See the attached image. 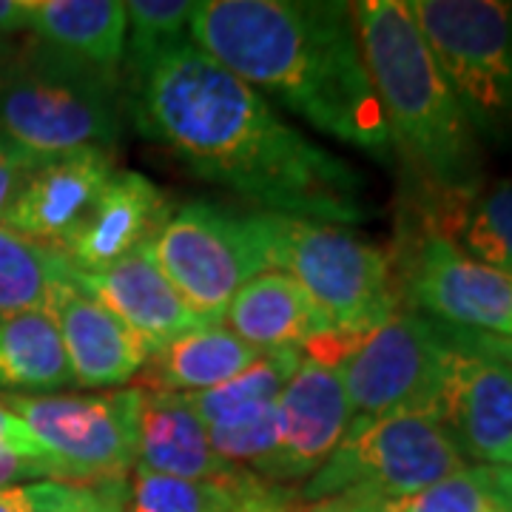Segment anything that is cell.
Returning a JSON list of instances; mask_svg holds the SVG:
<instances>
[{
    "label": "cell",
    "instance_id": "cell-8",
    "mask_svg": "<svg viewBox=\"0 0 512 512\" xmlns=\"http://www.w3.org/2000/svg\"><path fill=\"white\" fill-rule=\"evenodd\" d=\"M276 271L293 276L330 328L353 342L399 311L393 256L345 225L276 217Z\"/></svg>",
    "mask_w": 512,
    "mask_h": 512
},
{
    "label": "cell",
    "instance_id": "cell-9",
    "mask_svg": "<svg viewBox=\"0 0 512 512\" xmlns=\"http://www.w3.org/2000/svg\"><path fill=\"white\" fill-rule=\"evenodd\" d=\"M450 430L427 416H353L339 447L313 473L299 498L316 504L333 495H373L399 501L464 470Z\"/></svg>",
    "mask_w": 512,
    "mask_h": 512
},
{
    "label": "cell",
    "instance_id": "cell-12",
    "mask_svg": "<svg viewBox=\"0 0 512 512\" xmlns=\"http://www.w3.org/2000/svg\"><path fill=\"white\" fill-rule=\"evenodd\" d=\"M441 424L458 450L487 467H512V342L484 336L464 350L450 379Z\"/></svg>",
    "mask_w": 512,
    "mask_h": 512
},
{
    "label": "cell",
    "instance_id": "cell-26",
    "mask_svg": "<svg viewBox=\"0 0 512 512\" xmlns=\"http://www.w3.org/2000/svg\"><path fill=\"white\" fill-rule=\"evenodd\" d=\"M302 359H305V353L299 348L262 353L259 362H254L248 370H242L239 376L228 379L220 387H211L202 393H183L185 402L197 413L202 427L217 424L228 416H237L242 410L268 407V404L279 402V396L285 393V387L293 379V373L299 370Z\"/></svg>",
    "mask_w": 512,
    "mask_h": 512
},
{
    "label": "cell",
    "instance_id": "cell-14",
    "mask_svg": "<svg viewBox=\"0 0 512 512\" xmlns=\"http://www.w3.org/2000/svg\"><path fill=\"white\" fill-rule=\"evenodd\" d=\"M171 202L160 185L140 171H114L86 220L60 245L80 274H97L151 245L171 217Z\"/></svg>",
    "mask_w": 512,
    "mask_h": 512
},
{
    "label": "cell",
    "instance_id": "cell-34",
    "mask_svg": "<svg viewBox=\"0 0 512 512\" xmlns=\"http://www.w3.org/2000/svg\"><path fill=\"white\" fill-rule=\"evenodd\" d=\"M382 498H373V495H333V498H322L316 501L308 512H384Z\"/></svg>",
    "mask_w": 512,
    "mask_h": 512
},
{
    "label": "cell",
    "instance_id": "cell-21",
    "mask_svg": "<svg viewBox=\"0 0 512 512\" xmlns=\"http://www.w3.org/2000/svg\"><path fill=\"white\" fill-rule=\"evenodd\" d=\"M29 29L46 52L97 72L120 74L126 60L128 15L117 0H35Z\"/></svg>",
    "mask_w": 512,
    "mask_h": 512
},
{
    "label": "cell",
    "instance_id": "cell-30",
    "mask_svg": "<svg viewBox=\"0 0 512 512\" xmlns=\"http://www.w3.org/2000/svg\"><path fill=\"white\" fill-rule=\"evenodd\" d=\"M29 481H66V484H74L69 470L57 458L0 450V487H15V484H29Z\"/></svg>",
    "mask_w": 512,
    "mask_h": 512
},
{
    "label": "cell",
    "instance_id": "cell-35",
    "mask_svg": "<svg viewBox=\"0 0 512 512\" xmlns=\"http://www.w3.org/2000/svg\"><path fill=\"white\" fill-rule=\"evenodd\" d=\"M35 0H0V37L29 29Z\"/></svg>",
    "mask_w": 512,
    "mask_h": 512
},
{
    "label": "cell",
    "instance_id": "cell-19",
    "mask_svg": "<svg viewBox=\"0 0 512 512\" xmlns=\"http://www.w3.org/2000/svg\"><path fill=\"white\" fill-rule=\"evenodd\" d=\"M222 322L251 348L271 353L305 348L313 339L336 333L308 291L285 271H265L242 285L228 302Z\"/></svg>",
    "mask_w": 512,
    "mask_h": 512
},
{
    "label": "cell",
    "instance_id": "cell-2",
    "mask_svg": "<svg viewBox=\"0 0 512 512\" xmlns=\"http://www.w3.org/2000/svg\"><path fill=\"white\" fill-rule=\"evenodd\" d=\"M191 43L316 131L379 163L396 154L362 57L353 3L200 0Z\"/></svg>",
    "mask_w": 512,
    "mask_h": 512
},
{
    "label": "cell",
    "instance_id": "cell-10",
    "mask_svg": "<svg viewBox=\"0 0 512 512\" xmlns=\"http://www.w3.org/2000/svg\"><path fill=\"white\" fill-rule=\"evenodd\" d=\"M74 484L126 478L137 467L140 387L97 396H0Z\"/></svg>",
    "mask_w": 512,
    "mask_h": 512
},
{
    "label": "cell",
    "instance_id": "cell-3",
    "mask_svg": "<svg viewBox=\"0 0 512 512\" xmlns=\"http://www.w3.org/2000/svg\"><path fill=\"white\" fill-rule=\"evenodd\" d=\"M367 74L382 103L393 151L436 200L481 188V143L430 55L407 0L353 3Z\"/></svg>",
    "mask_w": 512,
    "mask_h": 512
},
{
    "label": "cell",
    "instance_id": "cell-16",
    "mask_svg": "<svg viewBox=\"0 0 512 512\" xmlns=\"http://www.w3.org/2000/svg\"><path fill=\"white\" fill-rule=\"evenodd\" d=\"M46 313L55 319L74 384L80 387H120L137 379L151 356L134 330L86 296L72 279L52 288Z\"/></svg>",
    "mask_w": 512,
    "mask_h": 512
},
{
    "label": "cell",
    "instance_id": "cell-22",
    "mask_svg": "<svg viewBox=\"0 0 512 512\" xmlns=\"http://www.w3.org/2000/svg\"><path fill=\"white\" fill-rule=\"evenodd\" d=\"M262 359V350L251 348L225 325H200L180 339L154 350L140 370L143 390L163 393H202Z\"/></svg>",
    "mask_w": 512,
    "mask_h": 512
},
{
    "label": "cell",
    "instance_id": "cell-23",
    "mask_svg": "<svg viewBox=\"0 0 512 512\" xmlns=\"http://www.w3.org/2000/svg\"><path fill=\"white\" fill-rule=\"evenodd\" d=\"M424 231L458 245L467 256L512 274V183H498L461 200H436Z\"/></svg>",
    "mask_w": 512,
    "mask_h": 512
},
{
    "label": "cell",
    "instance_id": "cell-18",
    "mask_svg": "<svg viewBox=\"0 0 512 512\" xmlns=\"http://www.w3.org/2000/svg\"><path fill=\"white\" fill-rule=\"evenodd\" d=\"M154 476L211 481L237 470L211 447L208 433L183 393L143 390L137 413V467Z\"/></svg>",
    "mask_w": 512,
    "mask_h": 512
},
{
    "label": "cell",
    "instance_id": "cell-31",
    "mask_svg": "<svg viewBox=\"0 0 512 512\" xmlns=\"http://www.w3.org/2000/svg\"><path fill=\"white\" fill-rule=\"evenodd\" d=\"M40 163H46V160H37L35 154L23 151V148L15 146L12 140H6L0 134V222L6 217L9 205L20 194L23 183L29 180V174Z\"/></svg>",
    "mask_w": 512,
    "mask_h": 512
},
{
    "label": "cell",
    "instance_id": "cell-13",
    "mask_svg": "<svg viewBox=\"0 0 512 512\" xmlns=\"http://www.w3.org/2000/svg\"><path fill=\"white\" fill-rule=\"evenodd\" d=\"M350 421L353 407L339 370L305 356L279 396V453L268 481L288 487L311 478L339 447Z\"/></svg>",
    "mask_w": 512,
    "mask_h": 512
},
{
    "label": "cell",
    "instance_id": "cell-24",
    "mask_svg": "<svg viewBox=\"0 0 512 512\" xmlns=\"http://www.w3.org/2000/svg\"><path fill=\"white\" fill-rule=\"evenodd\" d=\"M72 384V367L49 313H20L0 322V390L46 396Z\"/></svg>",
    "mask_w": 512,
    "mask_h": 512
},
{
    "label": "cell",
    "instance_id": "cell-32",
    "mask_svg": "<svg viewBox=\"0 0 512 512\" xmlns=\"http://www.w3.org/2000/svg\"><path fill=\"white\" fill-rule=\"evenodd\" d=\"M128 484L126 478L92 481L83 484L80 495L63 512H126Z\"/></svg>",
    "mask_w": 512,
    "mask_h": 512
},
{
    "label": "cell",
    "instance_id": "cell-11",
    "mask_svg": "<svg viewBox=\"0 0 512 512\" xmlns=\"http://www.w3.org/2000/svg\"><path fill=\"white\" fill-rule=\"evenodd\" d=\"M399 291L447 328L512 342V274L467 256L447 237L421 234L404 262Z\"/></svg>",
    "mask_w": 512,
    "mask_h": 512
},
{
    "label": "cell",
    "instance_id": "cell-17",
    "mask_svg": "<svg viewBox=\"0 0 512 512\" xmlns=\"http://www.w3.org/2000/svg\"><path fill=\"white\" fill-rule=\"evenodd\" d=\"M72 282L114 313L128 330H134L148 353L165 348L168 342L202 325L177 288L154 265L148 248L97 274L74 271Z\"/></svg>",
    "mask_w": 512,
    "mask_h": 512
},
{
    "label": "cell",
    "instance_id": "cell-15",
    "mask_svg": "<svg viewBox=\"0 0 512 512\" xmlns=\"http://www.w3.org/2000/svg\"><path fill=\"white\" fill-rule=\"evenodd\" d=\"M114 151H74L40 163L23 183L0 225L23 237L60 248L86 220L114 177Z\"/></svg>",
    "mask_w": 512,
    "mask_h": 512
},
{
    "label": "cell",
    "instance_id": "cell-28",
    "mask_svg": "<svg viewBox=\"0 0 512 512\" xmlns=\"http://www.w3.org/2000/svg\"><path fill=\"white\" fill-rule=\"evenodd\" d=\"M384 512H501L493 467H464L421 493L387 501Z\"/></svg>",
    "mask_w": 512,
    "mask_h": 512
},
{
    "label": "cell",
    "instance_id": "cell-7",
    "mask_svg": "<svg viewBox=\"0 0 512 512\" xmlns=\"http://www.w3.org/2000/svg\"><path fill=\"white\" fill-rule=\"evenodd\" d=\"M478 143H512V0H407Z\"/></svg>",
    "mask_w": 512,
    "mask_h": 512
},
{
    "label": "cell",
    "instance_id": "cell-25",
    "mask_svg": "<svg viewBox=\"0 0 512 512\" xmlns=\"http://www.w3.org/2000/svg\"><path fill=\"white\" fill-rule=\"evenodd\" d=\"M74 268L55 245H43L0 225V322L20 313L46 311L57 282Z\"/></svg>",
    "mask_w": 512,
    "mask_h": 512
},
{
    "label": "cell",
    "instance_id": "cell-29",
    "mask_svg": "<svg viewBox=\"0 0 512 512\" xmlns=\"http://www.w3.org/2000/svg\"><path fill=\"white\" fill-rule=\"evenodd\" d=\"M80 490L83 484L66 481H29L0 487V512H63Z\"/></svg>",
    "mask_w": 512,
    "mask_h": 512
},
{
    "label": "cell",
    "instance_id": "cell-4",
    "mask_svg": "<svg viewBox=\"0 0 512 512\" xmlns=\"http://www.w3.org/2000/svg\"><path fill=\"white\" fill-rule=\"evenodd\" d=\"M120 74L97 72L43 46L0 89V134L37 160L114 151L123 134Z\"/></svg>",
    "mask_w": 512,
    "mask_h": 512
},
{
    "label": "cell",
    "instance_id": "cell-1",
    "mask_svg": "<svg viewBox=\"0 0 512 512\" xmlns=\"http://www.w3.org/2000/svg\"><path fill=\"white\" fill-rule=\"evenodd\" d=\"M128 114L208 183L291 220L356 225L370 214L365 177L291 126L268 97L185 43L128 89Z\"/></svg>",
    "mask_w": 512,
    "mask_h": 512
},
{
    "label": "cell",
    "instance_id": "cell-5",
    "mask_svg": "<svg viewBox=\"0 0 512 512\" xmlns=\"http://www.w3.org/2000/svg\"><path fill=\"white\" fill-rule=\"evenodd\" d=\"M148 254L202 325H222L239 288L276 271V214L185 202L151 239Z\"/></svg>",
    "mask_w": 512,
    "mask_h": 512
},
{
    "label": "cell",
    "instance_id": "cell-27",
    "mask_svg": "<svg viewBox=\"0 0 512 512\" xmlns=\"http://www.w3.org/2000/svg\"><path fill=\"white\" fill-rule=\"evenodd\" d=\"M194 0H131L126 3V86L134 89L168 52L191 43Z\"/></svg>",
    "mask_w": 512,
    "mask_h": 512
},
{
    "label": "cell",
    "instance_id": "cell-33",
    "mask_svg": "<svg viewBox=\"0 0 512 512\" xmlns=\"http://www.w3.org/2000/svg\"><path fill=\"white\" fill-rule=\"evenodd\" d=\"M0 450H15V453H26V456H49L43 450V444L32 436V430L3 402H0Z\"/></svg>",
    "mask_w": 512,
    "mask_h": 512
},
{
    "label": "cell",
    "instance_id": "cell-20",
    "mask_svg": "<svg viewBox=\"0 0 512 512\" xmlns=\"http://www.w3.org/2000/svg\"><path fill=\"white\" fill-rule=\"evenodd\" d=\"M299 504V490L274 484L245 467L211 481L134 470L126 512H296Z\"/></svg>",
    "mask_w": 512,
    "mask_h": 512
},
{
    "label": "cell",
    "instance_id": "cell-6",
    "mask_svg": "<svg viewBox=\"0 0 512 512\" xmlns=\"http://www.w3.org/2000/svg\"><path fill=\"white\" fill-rule=\"evenodd\" d=\"M484 333L447 328L419 311L399 308L362 336L339 362L353 416H427L441 421L450 379L464 350Z\"/></svg>",
    "mask_w": 512,
    "mask_h": 512
}]
</instances>
